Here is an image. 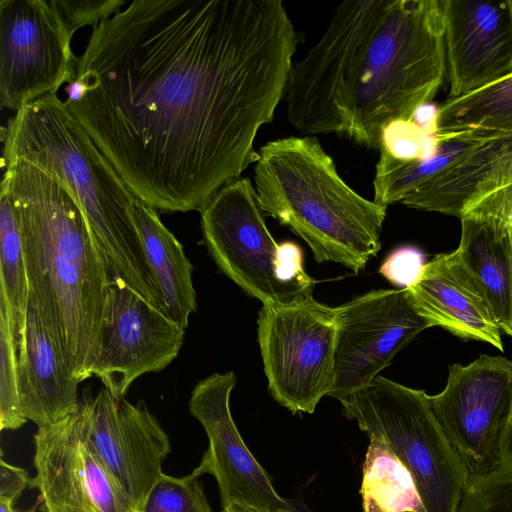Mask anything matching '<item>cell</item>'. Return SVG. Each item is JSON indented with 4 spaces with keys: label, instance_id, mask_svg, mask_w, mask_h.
I'll list each match as a JSON object with an SVG mask.
<instances>
[{
    "label": "cell",
    "instance_id": "52a82bcc",
    "mask_svg": "<svg viewBox=\"0 0 512 512\" xmlns=\"http://www.w3.org/2000/svg\"><path fill=\"white\" fill-rule=\"evenodd\" d=\"M202 242L219 270L265 306L312 296L316 281L292 241L277 243L269 232L248 178L231 181L199 210Z\"/></svg>",
    "mask_w": 512,
    "mask_h": 512
},
{
    "label": "cell",
    "instance_id": "f1b7e54d",
    "mask_svg": "<svg viewBox=\"0 0 512 512\" xmlns=\"http://www.w3.org/2000/svg\"><path fill=\"white\" fill-rule=\"evenodd\" d=\"M438 144V134H430L413 120H397L383 131L379 151L392 158L411 161L432 155Z\"/></svg>",
    "mask_w": 512,
    "mask_h": 512
},
{
    "label": "cell",
    "instance_id": "4316f807",
    "mask_svg": "<svg viewBox=\"0 0 512 512\" xmlns=\"http://www.w3.org/2000/svg\"><path fill=\"white\" fill-rule=\"evenodd\" d=\"M198 477L193 472L185 477L163 473L139 512H213Z\"/></svg>",
    "mask_w": 512,
    "mask_h": 512
},
{
    "label": "cell",
    "instance_id": "e575fe53",
    "mask_svg": "<svg viewBox=\"0 0 512 512\" xmlns=\"http://www.w3.org/2000/svg\"><path fill=\"white\" fill-rule=\"evenodd\" d=\"M222 512H263L258 510L252 506L241 504V503H232L227 507H224Z\"/></svg>",
    "mask_w": 512,
    "mask_h": 512
},
{
    "label": "cell",
    "instance_id": "d6986e66",
    "mask_svg": "<svg viewBox=\"0 0 512 512\" xmlns=\"http://www.w3.org/2000/svg\"><path fill=\"white\" fill-rule=\"evenodd\" d=\"M509 182L512 130L490 136L453 166L405 196L401 203L460 219L470 205Z\"/></svg>",
    "mask_w": 512,
    "mask_h": 512
},
{
    "label": "cell",
    "instance_id": "9c48e42d",
    "mask_svg": "<svg viewBox=\"0 0 512 512\" xmlns=\"http://www.w3.org/2000/svg\"><path fill=\"white\" fill-rule=\"evenodd\" d=\"M430 397L433 413L469 481L503 469L502 444L512 410V360L483 354L448 367L444 389Z\"/></svg>",
    "mask_w": 512,
    "mask_h": 512
},
{
    "label": "cell",
    "instance_id": "4dcf8cb0",
    "mask_svg": "<svg viewBox=\"0 0 512 512\" xmlns=\"http://www.w3.org/2000/svg\"><path fill=\"white\" fill-rule=\"evenodd\" d=\"M70 31L95 26L128 4L125 0H56Z\"/></svg>",
    "mask_w": 512,
    "mask_h": 512
},
{
    "label": "cell",
    "instance_id": "e0dca14e",
    "mask_svg": "<svg viewBox=\"0 0 512 512\" xmlns=\"http://www.w3.org/2000/svg\"><path fill=\"white\" fill-rule=\"evenodd\" d=\"M407 290L417 310L432 326L504 350L501 330L453 251L438 254L426 262L418 279Z\"/></svg>",
    "mask_w": 512,
    "mask_h": 512
},
{
    "label": "cell",
    "instance_id": "30bf717a",
    "mask_svg": "<svg viewBox=\"0 0 512 512\" xmlns=\"http://www.w3.org/2000/svg\"><path fill=\"white\" fill-rule=\"evenodd\" d=\"M73 33L56 0L0 1V104L19 110L76 77Z\"/></svg>",
    "mask_w": 512,
    "mask_h": 512
},
{
    "label": "cell",
    "instance_id": "ba28073f",
    "mask_svg": "<svg viewBox=\"0 0 512 512\" xmlns=\"http://www.w3.org/2000/svg\"><path fill=\"white\" fill-rule=\"evenodd\" d=\"M258 342L272 397L292 413H313L334 384L336 308L312 296L262 305Z\"/></svg>",
    "mask_w": 512,
    "mask_h": 512
},
{
    "label": "cell",
    "instance_id": "7a4b0ae2",
    "mask_svg": "<svg viewBox=\"0 0 512 512\" xmlns=\"http://www.w3.org/2000/svg\"><path fill=\"white\" fill-rule=\"evenodd\" d=\"M445 76L441 0H347L293 63L287 120L379 149L384 129L430 103Z\"/></svg>",
    "mask_w": 512,
    "mask_h": 512
},
{
    "label": "cell",
    "instance_id": "6da1fadb",
    "mask_svg": "<svg viewBox=\"0 0 512 512\" xmlns=\"http://www.w3.org/2000/svg\"><path fill=\"white\" fill-rule=\"evenodd\" d=\"M300 42L281 0H134L92 27L64 103L136 198L199 211L257 161Z\"/></svg>",
    "mask_w": 512,
    "mask_h": 512
},
{
    "label": "cell",
    "instance_id": "f546056e",
    "mask_svg": "<svg viewBox=\"0 0 512 512\" xmlns=\"http://www.w3.org/2000/svg\"><path fill=\"white\" fill-rule=\"evenodd\" d=\"M425 264L423 252L406 245L387 255L379 267V273L399 289H405L418 279Z\"/></svg>",
    "mask_w": 512,
    "mask_h": 512
},
{
    "label": "cell",
    "instance_id": "8fae6325",
    "mask_svg": "<svg viewBox=\"0 0 512 512\" xmlns=\"http://www.w3.org/2000/svg\"><path fill=\"white\" fill-rule=\"evenodd\" d=\"M336 308L337 340L330 397L341 400L371 383L431 322L405 289H379Z\"/></svg>",
    "mask_w": 512,
    "mask_h": 512
},
{
    "label": "cell",
    "instance_id": "83f0119b",
    "mask_svg": "<svg viewBox=\"0 0 512 512\" xmlns=\"http://www.w3.org/2000/svg\"><path fill=\"white\" fill-rule=\"evenodd\" d=\"M457 512H512V471L469 481Z\"/></svg>",
    "mask_w": 512,
    "mask_h": 512
},
{
    "label": "cell",
    "instance_id": "5bb4252c",
    "mask_svg": "<svg viewBox=\"0 0 512 512\" xmlns=\"http://www.w3.org/2000/svg\"><path fill=\"white\" fill-rule=\"evenodd\" d=\"M42 512H137L84 435L79 410L34 435Z\"/></svg>",
    "mask_w": 512,
    "mask_h": 512
},
{
    "label": "cell",
    "instance_id": "277c9868",
    "mask_svg": "<svg viewBox=\"0 0 512 512\" xmlns=\"http://www.w3.org/2000/svg\"><path fill=\"white\" fill-rule=\"evenodd\" d=\"M2 142V166L26 161L71 189L111 275L166 312L136 224L135 196L57 93L17 110Z\"/></svg>",
    "mask_w": 512,
    "mask_h": 512
},
{
    "label": "cell",
    "instance_id": "2e32d148",
    "mask_svg": "<svg viewBox=\"0 0 512 512\" xmlns=\"http://www.w3.org/2000/svg\"><path fill=\"white\" fill-rule=\"evenodd\" d=\"M448 99L512 73V0H441Z\"/></svg>",
    "mask_w": 512,
    "mask_h": 512
},
{
    "label": "cell",
    "instance_id": "484cf974",
    "mask_svg": "<svg viewBox=\"0 0 512 512\" xmlns=\"http://www.w3.org/2000/svg\"><path fill=\"white\" fill-rule=\"evenodd\" d=\"M26 422L19 400L17 342L7 306L0 299V428L16 430Z\"/></svg>",
    "mask_w": 512,
    "mask_h": 512
},
{
    "label": "cell",
    "instance_id": "3957f363",
    "mask_svg": "<svg viewBox=\"0 0 512 512\" xmlns=\"http://www.w3.org/2000/svg\"><path fill=\"white\" fill-rule=\"evenodd\" d=\"M2 168L1 189L22 234L29 304L81 383L92 377L99 354L110 270L81 205L60 178L26 161Z\"/></svg>",
    "mask_w": 512,
    "mask_h": 512
},
{
    "label": "cell",
    "instance_id": "44dd1931",
    "mask_svg": "<svg viewBox=\"0 0 512 512\" xmlns=\"http://www.w3.org/2000/svg\"><path fill=\"white\" fill-rule=\"evenodd\" d=\"M134 214L149 266L167 314L184 329L196 310L192 264L182 244L163 224L157 210L135 197Z\"/></svg>",
    "mask_w": 512,
    "mask_h": 512
},
{
    "label": "cell",
    "instance_id": "7c38bea8",
    "mask_svg": "<svg viewBox=\"0 0 512 512\" xmlns=\"http://www.w3.org/2000/svg\"><path fill=\"white\" fill-rule=\"evenodd\" d=\"M184 336L185 329L165 311L111 275L92 376L120 400L138 377L165 369L178 356Z\"/></svg>",
    "mask_w": 512,
    "mask_h": 512
},
{
    "label": "cell",
    "instance_id": "d6a6232c",
    "mask_svg": "<svg viewBox=\"0 0 512 512\" xmlns=\"http://www.w3.org/2000/svg\"><path fill=\"white\" fill-rule=\"evenodd\" d=\"M31 479L26 470L0 460V501L14 502L24 489L30 485Z\"/></svg>",
    "mask_w": 512,
    "mask_h": 512
},
{
    "label": "cell",
    "instance_id": "8992f818",
    "mask_svg": "<svg viewBox=\"0 0 512 512\" xmlns=\"http://www.w3.org/2000/svg\"><path fill=\"white\" fill-rule=\"evenodd\" d=\"M339 401L344 416L407 468L426 512H457L469 477L424 390L379 375Z\"/></svg>",
    "mask_w": 512,
    "mask_h": 512
},
{
    "label": "cell",
    "instance_id": "5b68a950",
    "mask_svg": "<svg viewBox=\"0 0 512 512\" xmlns=\"http://www.w3.org/2000/svg\"><path fill=\"white\" fill-rule=\"evenodd\" d=\"M255 162L261 210L310 247L314 259L358 273L381 248L387 207L353 190L312 136L270 141Z\"/></svg>",
    "mask_w": 512,
    "mask_h": 512
},
{
    "label": "cell",
    "instance_id": "1f68e13d",
    "mask_svg": "<svg viewBox=\"0 0 512 512\" xmlns=\"http://www.w3.org/2000/svg\"><path fill=\"white\" fill-rule=\"evenodd\" d=\"M467 215L495 220L512 227V182L482 196L464 211L461 218Z\"/></svg>",
    "mask_w": 512,
    "mask_h": 512
},
{
    "label": "cell",
    "instance_id": "cb8c5ba5",
    "mask_svg": "<svg viewBox=\"0 0 512 512\" xmlns=\"http://www.w3.org/2000/svg\"><path fill=\"white\" fill-rule=\"evenodd\" d=\"M512 130V73L438 107L436 134Z\"/></svg>",
    "mask_w": 512,
    "mask_h": 512
},
{
    "label": "cell",
    "instance_id": "ac0fdd59",
    "mask_svg": "<svg viewBox=\"0 0 512 512\" xmlns=\"http://www.w3.org/2000/svg\"><path fill=\"white\" fill-rule=\"evenodd\" d=\"M79 384L29 304L18 344V391L23 415L42 427L76 413L81 405Z\"/></svg>",
    "mask_w": 512,
    "mask_h": 512
},
{
    "label": "cell",
    "instance_id": "d4e9b609",
    "mask_svg": "<svg viewBox=\"0 0 512 512\" xmlns=\"http://www.w3.org/2000/svg\"><path fill=\"white\" fill-rule=\"evenodd\" d=\"M0 254V299L7 306L18 347L28 311L29 284L17 211L3 189L0 191Z\"/></svg>",
    "mask_w": 512,
    "mask_h": 512
},
{
    "label": "cell",
    "instance_id": "4fadbf2b",
    "mask_svg": "<svg viewBox=\"0 0 512 512\" xmlns=\"http://www.w3.org/2000/svg\"><path fill=\"white\" fill-rule=\"evenodd\" d=\"M236 382L233 371L214 373L192 390L189 411L209 440L193 473L214 476L223 508L241 503L263 512H312L300 499L281 497L245 445L230 411V394Z\"/></svg>",
    "mask_w": 512,
    "mask_h": 512
},
{
    "label": "cell",
    "instance_id": "9a60e30c",
    "mask_svg": "<svg viewBox=\"0 0 512 512\" xmlns=\"http://www.w3.org/2000/svg\"><path fill=\"white\" fill-rule=\"evenodd\" d=\"M79 413L91 447L139 512L163 474L168 435L144 401L116 400L105 387L93 399L84 396Z\"/></svg>",
    "mask_w": 512,
    "mask_h": 512
},
{
    "label": "cell",
    "instance_id": "603a6c76",
    "mask_svg": "<svg viewBox=\"0 0 512 512\" xmlns=\"http://www.w3.org/2000/svg\"><path fill=\"white\" fill-rule=\"evenodd\" d=\"M360 492L363 512H426L407 468L375 438L363 463Z\"/></svg>",
    "mask_w": 512,
    "mask_h": 512
},
{
    "label": "cell",
    "instance_id": "836d02e7",
    "mask_svg": "<svg viewBox=\"0 0 512 512\" xmlns=\"http://www.w3.org/2000/svg\"><path fill=\"white\" fill-rule=\"evenodd\" d=\"M503 469L512 471V410L502 444Z\"/></svg>",
    "mask_w": 512,
    "mask_h": 512
},
{
    "label": "cell",
    "instance_id": "d590c367",
    "mask_svg": "<svg viewBox=\"0 0 512 512\" xmlns=\"http://www.w3.org/2000/svg\"><path fill=\"white\" fill-rule=\"evenodd\" d=\"M12 507V503L0 501V512H13Z\"/></svg>",
    "mask_w": 512,
    "mask_h": 512
},
{
    "label": "cell",
    "instance_id": "ffe728a7",
    "mask_svg": "<svg viewBox=\"0 0 512 512\" xmlns=\"http://www.w3.org/2000/svg\"><path fill=\"white\" fill-rule=\"evenodd\" d=\"M455 257L484 297L502 333L512 337V227L463 216Z\"/></svg>",
    "mask_w": 512,
    "mask_h": 512
},
{
    "label": "cell",
    "instance_id": "7402d4cb",
    "mask_svg": "<svg viewBox=\"0 0 512 512\" xmlns=\"http://www.w3.org/2000/svg\"><path fill=\"white\" fill-rule=\"evenodd\" d=\"M494 134L481 130L438 134L434 153L411 161L398 160L380 151L373 180L374 202L384 207L401 202Z\"/></svg>",
    "mask_w": 512,
    "mask_h": 512
}]
</instances>
